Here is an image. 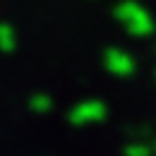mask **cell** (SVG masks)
Returning <instances> with one entry per match:
<instances>
[{
	"mask_svg": "<svg viewBox=\"0 0 156 156\" xmlns=\"http://www.w3.org/2000/svg\"><path fill=\"white\" fill-rule=\"evenodd\" d=\"M17 46V36H15V29L10 24H0V51L2 53H12Z\"/></svg>",
	"mask_w": 156,
	"mask_h": 156,
	"instance_id": "cell-4",
	"label": "cell"
},
{
	"mask_svg": "<svg viewBox=\"0 0 156 156\" xmlns=\"http://www.w3.org/2000/svg\"><path fill=\"white\" fill-rule=\"evenodd\" d=\"M67 118H70V122L77 125V127L101 122V120L106 118V103H103V101H96V98H91V101H82V103H77V106L70 111V115H67Z\"/></svg>",
	"mask_w": 156,
	"mask_h": 156,
	"instance_id": "cell-2",
	"label": "cell"
},
{
	"mask_svg": "<svg viewBox=\"0 0 156 156\" xmlns=\"http://www.w3.org/2000/svg\"><path fill=\"white\" fill-rule=\"evenodd\" d=\"M29 108L34 113H48L53 108V98L48 96V94H36V96H31V101H29Z\"/></svg>",
	"mask_w": 156,
	"mask_h": 156,
	"instance_id": "cell-5",
	"label": "cell"
},
{
	"mask_svg": "<svg viewBox=\"0 0 156 156\" xmlns=\"http://www.w3.org/2000/svg\"><path fill=\"white\" fill-rule=\"evenodd\" d=\"M103 65H106V70H108L111 75H115V77H130L137 70L135 58H132L127 51H122V48H108V51L103 53Z\"/></svg>",
	"mask_w": 156,
	"mask_h": 156,
	"instance_id": "cell-3",
	"label": "cell"
},
{
	"mask_svg": "<svg viewBox=\"0 0 156 156\" xmlns=\"http://www.w3.org/2000/svg\"><path fill=\"white\" fill-rule=\"evenodd\" d=\"M115 17L118 22L130 31V34H135V36H149L151 31H154V20L149 17V12L142 7V5H137L132 0H125V2H120L115 7Z\"/></svg>",
	"mask_w": 156,
	"mask_h": 156,
	"instance_id": "cell-1",
	"label": "cell"
}]
</instances>
